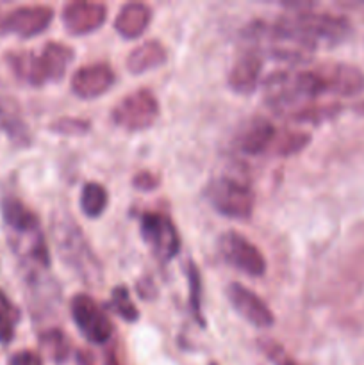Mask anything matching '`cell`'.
I'll return each instance as SVG.
<instances>
[{"mask_svg": "<svg viewBox=\"0 0 364 365\" xmlns=\"http://www.w3.org/2000/svg\"><path fill=\"white\" fill-rule=\"evenodd\" d=\"M52 237L64 266L88 287H100L103 267L70 212L61 210L52 214Z\"/></svg>", "mask_w": 364, "mask_h": 365, "instance_id": "6da1fadb", "label": "cell"}, {"mask_svg": "<svg viewBox=\"0 0 364 365\" xmlns=\"http://www.w3.org/2000/svg\"><path fill=\"white\" fill-rule=\"evenodd\" d=\"M74 48L59 41H49L41 52H7V64L21 82L41 88L46 82L61 81L74 61Z\"/></svg>", "mask_w": 364, "mask_h": 365, "instance_id": "7a4b0ae2", "label": "cell"}, {"mask_svg": "<svg viewBox=\"0 0 364 365\" xmlns=\"http://www.w3.org/2000/svg\"><path fill=\"white\" fill-rule=\"evenodd\" d=\"M314 4H293L295 13H289V20L295 24V27L305 36L307 39L320 46L325 43L328 46H335L345 41L352 32V25L345 16L328 13H314L310 11Z\"/></svg>", "mask_w": 364, "mask_h": 365, "instance_id": "3957f363", "label": "cell"}, {"mask_svg": "<svg viewBox=\"0 0 364 365\" xmlns=\"http://www.w3.org/2000/svg\"><path fill=\"white\" fill-rule=\"evenodd\" d=\"M206 198L218 214L231 220H248L256 205L252 189L231 177L213 178L206 185Z\"/></svg>", "mask_w": 364, "mask_h": 365, "instance_id": "277c9868", "label": "cell"}, {"mask_svg": "<svg viewBox=\"0 0 364 365\" xmlns=\"http://www.w3.org/2000/svg\"><path fill=\"white\" fill-rule=\"evenodd\" d=\"M159 118V102L148 89H138L123 96L111 110V120L116 127L128 132L146 130Z\"/></svg>", "mask_w": 364, "mask_h": 365, "instance_id": "5b68a950", "label": "cell"}, {"mask_svg": "<svg viewBox=\"0 0 364 365\" xmlns=\"http://www.w3.org/2000/svg\"><path fill=\"white\" fill-rule=\"evenodd\" d=\"M216 246L221 259L234 269L245 273L246 277L259 278L266 273V260L263 253L239 232L228 230L221 234Z\"/></svg>", "mask_w": 364, "mask_h": 365, "instance_id": "8992f818", "label": "cell"}, {"mask_svg": "<svg viewBox=\"0 0 364 365\" xmlns=\"http://www.w3.org/2000/svg\"><path fill=\"white\" fill-rule=\"evenodd\" d=\"M141 237L159 262L168 264L181 252V235L173 221L159 212L141 216Z\"/></svg>", "mask_w": 364, "mask_h": 365, "instance_id": "52a82bcc", "label": "cell"}, {"mask_svg": "<svg viewBox=\"0 0 364 365\" xmlns=\"http://www.w3.org/2000/svg\"><path fill=\"white\" fill-rule=\"evenodd\" d=\"M71 319L84 339L91 344H106L113 335V324L95 299L88 294H75L70 302Z\"/></svg>", "mask_w": 364, "mask_h": 365, "instance_id": "ba28073f", "label": "cell"}, {"mask_svg": "<svg viewBox=\"0 0 364 365\" xmlns=\"http://www.w3.org/2000/svg\"><path fill=\"white\" fill-rule=\"evenodd\" d=\"M54 11L49 6H21L7 13L0 20V34H14L18 38H34L52 24Z\"/></svg>", "mask_w": 364, "mask_h": 365, "instance_id": "9c48e42d", "label": "cell"}, {"mask_svg": "<svg viewBox=\"0 0 364 365\" xmlns=\"http://www.w3.org/2000/svg\"><path fill=\"white\" fill-rule=\"evenodd\" d=\"M116 75L114 70L106 63H93L82 66L71 75L70 88L75 96L81 100H93L106 95L113 88Z\"/></svg>", "mask_w": 364, "mask_h": 365, "instance_id": "30bf717a", "label": "cell"}, {"mask_svg": "<svg viewBox=\"0 0 364 365\" xmlns=\"http://www.w3.org/2000/svg\"><path fill=\"white\" fill-rule=\"evenodd\" d=\"M227 298L232 309L252 327L271 328L275 323V316L270 307L259 298L253 291L246 289L241 284H231L227 287Z\"/></svg>", "mask_w": 364, "mask_h": 365, "instance_id": "8fae6325", "label": "cell"}, {"mask_svg": "<svg viewBox=\"0 0 364 365\" xmlns=\"http://www.w3.org/2000/svg\"><path fill=\"white\" fill-rule=\"evenodd\" d=\"M107 18V7L103 4L96 2H70L63 7V20L64 29L71 36H86L98 31Z\"/></svg>", "mask_w": 364, "mask_h": 365, "instance_id": "7c38bea8", "label": "cell"}, {"mask_svg": "<svg viewBox=\"0 0 364 365\" xmlns=\"http://www.w3.org/2000/svg\"><path fill=\"white\" fill-rule=\"evenodd\" d=\"M0 130L9 138L13 145L20 148L31 146L32 134L21 113L20 103L7 91L2 82H0Z\"/></svg>", "mask_w": 364, "mask_h": 365, "instance_id": "4fadbf2b", "label": "cell"}, {"mask_svg": "<svg viewBox=\"0 0 364 365\" xmlns=\"http://www.w3.org/2000/svg\"><path fill=\"white\" fill-rule=\"evenodd\" d=\"M327 91L338 96H357L364 93V71L352 64L332 63L318 66Z\"/></svg>", "mask_w": 364, "mask_h": 365, "instance_id": "5bb4252c", "label": "cell"}, {"mask_svg": "<svg viewBox=\"0 0 364 365\" xmlns=\"http://www.w3.org/2000/svg\"><path fill=\"white\" fill-rule=\"evenodd\" d=\"M263 71V56L246 46L228 71V88L239 95H250L257 88Z\"/></svg>", "mask_w": 364, "mask_h": 365, "instance_id": "9a60e30c", "label": "cell"}, {"mask_svg": "<svg viewBox=\"0 0 364 365\" xmlns=\"http://www.w3.org/2000/svg\"><path fill=\"white\" fill-rule=\"evenodd\" d=\"M278 130L271 121L264 118H256L241 130L238 138L239 152L245 155H263L273 148L277 143Z\"/></svg>", "mask_w": 364, "mask_h": 365, "instance_id": "2e32d148", "label": "cell"}, {"mask_svg": "<svg viewBox=\"0 0 364 365\" xmlns=\"http://www.w3.org/2000/svg\"><path fill=\"white\" fill-rule=\"evenodd\" d=\"M152 21V9L146 4H125L114 18V29L125 39H136L146 31Z\"/></svg>", "mask_w": 364, "mask_h": 365, "instance_id": "e0dca14e", "label": "cell"}, {"mask_svg": "<svg viewBox=\"0 0 364 365\" xmlns=\"http://www.w3.org/2000/svg\"><path fill=\"white\" fill-rule=\"evenodd\" d=\"M168 61V52L159 39H148L136 46L127 57V70L132 75H141L163 66Z\"/></svg>", "mask_w": 364, "mask_h": 365, "instance_id": "ac0fdd59", "label": "cell"}, {"mask_svg": "<svg viewBox=\"0 0 364 365\" xmlns=\"http://www.w3.org/2000/svg\"><path fill=\"white\" fill-rule=\"evenodd\" d=\"M2 220L6 223L7 230H9V235H25L31 234V232L41 230L38 216L16 198L4 200Z\"/></svg>", "mask_w": 364, "mask_h": 365, "instance_id": "d6986e66", "label": "cell"}, {"mask_svg": "<svg viewBox=\"0 0 364 365\" xmlns=\"http://www.w3.org/2000/svg\"><path fill=\"white\" fill-rule=\"evenodd\" d=\"M107 205H109V195H107V189L103 187L102 184L88 182V184L82 187L81 210L84 212V216H88L89 220L100 217L106 212Z\"/></svg>", "mask_w": 364, "mask_h": 365, "instance_id": "ffe728a7", "label": "cell"}, {"mask_svg": "<svg viewBox=\"0 0 364 365\" xmlns=\"http://www.w3.org/2000/svg\"><path fill=\"white\" fill-rule=\"evenodd\" d=\"M18 323H20V310L0 291V344L7 346L13 341Z\"/></svg>", "mask_w": 364, "mask_h": 365, "instance_id": "44dd1931", "label": "cell"}, {"mask_svg": "<svg viewBox=\"0 0 364 365\" xmlns=\"http://www.w3.org/2000/svg\"><path fill=\"white\" fill-rule=\"evenodd\" d=\"M186 277H188L189 285V309H191V314L196 323L202 328H206V319H203L202 312V277H200L198 266L193 260L188 262Z\"/></svg>", "mask_w": 364, "mask_h": 365, "instance_id": "7402d4cb", "label": "cell"}, {"mask_svg": "<svg viewBox=\"0 0 364 365\" xmlns=\"http://www.w3.org/2000/svg\"><path fill=\"white\" fill-rule=\"evenodd\" d=\"M39 344H41V348L45 349V353L54 360V362L61 364L66 360L70 344H68L66 335L61 330H57V328L41 331V334H39Z\"/></svg>", "mask_w": 364, "mask_h": 365, "instance_id": "603a6c76", "label": "cell"}, {"mask_svg": "<svg viewBox=\"0 0 364 365\" xmlns=\"http://www.w3.org/2000/svg\"><path fill=\"white\" fill-rule=\"evenodd\" d=\"M109 307L113 309V312L118 317H121L127 323H136L139 319V310L136 309V305L132 303L131 294H128V289L123 285H118L111 291V302Z\"/></svg>", "mask_w": 364, "mask_h": 365, "instance_id": "cb8c5ba5", "label": "cell"}, {"mask_svg": "<svg viewBox=\"0 0 364 365\" xmlns=\"http://www.w3.org/2000/svg\"><path fill=\"white\" fill-rule=\"evenodd\" d=\"M309 141L310 135L305 134V132H282V134H278L277 143L273 146V152L282 157L293 155V153L302 152L309 145Z\"/></svg>", "mask_w": 364, "mask_h": 365, "instance_id": "d4e9b609", "label": "cell"}, {"mask_svg": "<svg viewBox=\"0 0 364 365\" xmlns=\"http://www.w3.org/2000/svg\"><path fill=\"white\" fill-rule=\"evenodd\" d=\"M50 128L61 135H82L89 132V121L81 118H59L50 125Z\"/></svg>", "mask_w": 364, "mask_h": 365, "instance_id": "484cf974", "label": "cell"}, {"mask_svg": "<svg viewBox=\"0 0 364 365\" xmlns=\"http://www.w3.org/2000/svg\"><path fill=\"white\" fill-rule=\"evenodd\" d=\"M261 346H263L264 353L270 356L271 362H273L275 365H298L295 360L289 359V355H285V351L280 348V346L273 344L271 341H263V344Z\"/></svg>", "mask_w": 364, "mask_h": 365, "instance_id": "4316f807", "label": "cell"}, {"mask_svg": "<svg viewBox=\"0 0 364 365\" xmlns=\"http://www.w3.org/2000/svg\"><path fill=\"white\" fill-rule=\"evenodd\" d=\"M7 365H43V360L34 351H18L11 356Z\"/></svg>", "mask_w": 364, "mask_h": 365, "instance_id": "83f0119b", "label": "cell"}, {"mask_svg": "<svg viewBox=\"0 0 364 365\" xmlns=\"http://www.w3.org/2000/svg\"><path fill=\"white\" fill-rule=\"evenodd\" d=\"M134 187L143 189V191H150V189L157 187V178L148 171H141L134 177Z\"/></svg>", "mask_w": 364, "mask_h": 365, "instance_id": "f1b7e54d", "label": "cell"}, {"mask_svg": "<svg viewBox=\"0 0 364 365\" xmlns=\"http://www.w3.org/2000/svg\"><path fill=\"white\" fill-rule=\"evenodd\" d=\"M77 362H79V365H93L91 362H89V359L86 355H82V353H79V356H77Z\"/></svg>", "mask_w": 364, "mask_h": 365, "instance_id": "f546056e", "label": "cell"}, {"mask_svg": "<svg viewBox=\"0 0 364 365\" xmlns=\"http://www.w3.org/2000/svg\"><path fill=\"white\" fill-rule=\"evenodd\" d=\"M209 365H218V364H216V362H211Z\"/></svg>", "mask_w": 364, "mask_h": 365, "instance_id": "4dcf8cb0", "label": "cell"}, {"mask_svg": "<svg viewBox=\"0 0 364 365\" xmlns=\"http://www.w3.org/2000/svg\"><path fill=\"white\" fill-rule=\"evenodd\" d=\"M363 110H364V103H363Z\"/></svg>", "mask_w": 364, "mask_h": 365, "instance_id": "1f68e13d", "label": "cell"}]
</instances>
